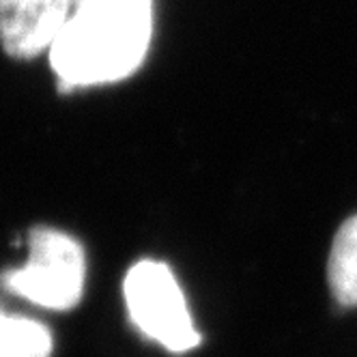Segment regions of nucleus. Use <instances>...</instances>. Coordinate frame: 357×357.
<instances>
[{"instance_id":"nucleus-1","label":"nucleus","mask_w":357,"mask_h":357,"mask_svg":"<svg viewBox=\"0 0 357 357\" xmlns=\"http://www.w3.org/2000/svg\"><path fill=\"white\" fill-rule=\"evenodd\" d=\"M153 31V0H73L50 63L63 89L97 86L132 75Z\"/></svg>"},{"instance_id":"nucleus-2","label":"nucleus","mask_w":357,"mask_h":357,"mask_svg":"<svg viewBox=\"0 0 357 357\" xmlns=\"http://www.w3.org/2000/svg\"><path fill=\"white\" fill-rule=\"evenodd\" d=\"M29 261L7 271L3 287L47 310H71L78 305L86 261L80 243L47 226H37L29 235Z\"/></svg>"},{"instance_id":"nucleus-3","label":"nucleus","mask_w":357,"mask_h":357,"mask_svg":"<svg viewBox=\"0 0 357 357\" xmlns=\"http://www.w3.org/2000/svg\"><path fill=\"white\" fill-rule=\"evenodd\" d=\"M123 295L132 323L149 340L170 353H188L200 344L183 291L166 263L151 259L136 263L125 275Z\"/></svg>"},{"instance_id":"nucleus-4","label":"nucleus","mask_w":357,"mask_h":357,"mask_svg":"<svg viewBox=\"0 0 357 357\" xmlns=\"http://www.w3.org/2000/svg\"><path fill=\"white\" fill-rule=\"evenodd\" d=\"M73 0H0V45L13 59L50 50L71 13Z\"/></svg>"},{"instance_id":"nucleus-5","label":"nucleus","mask_w":357,"mask_h":357,"mask_svg":"<svg viewBox=\"0 0 357 357\" xmlns=\"http://www.w3.org/2000/svg\"><path fill=\"white\" fill-rule=\"evenodd\" d=\"M331 295L344 308H357V215L349 218L334 239L327 265Z\"/></svg>"},{"instance_id":"nucleus-6","label":"nucleus","mask_w":357,"mask_h":357,"mask_svg":"<svg viewBox=\"0 0 357 357\" xmlns=\"http://www.w3.org/2000/svg\"><path fill=\"white\" fill-rule=\"evenodd\" d=\"M52 336L39 321L0 310V357H50Z\"/></svg>"}]
</instances>
